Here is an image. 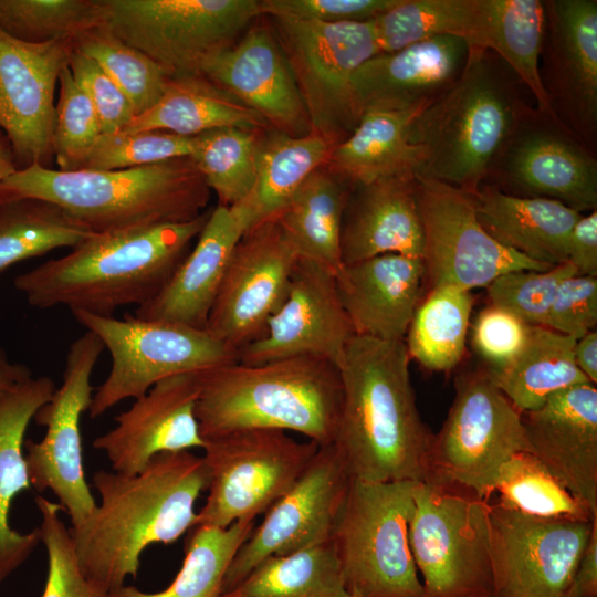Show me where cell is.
Listing matches in <instances>:
<instances>
[{
  "label": "cell",
  "mask_w": 597,
  "mask_h": 597,
  "mask_svg": "<svg viewBox=\"0 0 597 597\" xmlns=\"http://www.w3.org/2000/svg\"><path fill=\"white\" fill-rule=\"evenodd\" d=\"M208 482L203 458L190 451L157 454L133 475L96 471L101 501L69 528L83 575L107 593L136 578L149 545L171 544L196 526V501Z\"/></svg>",
  "instance_id": "cell-1"
},
{
  "label": "cell",
  "mask_w": 597,
  "mask_h": 597,
  "mask_svg": "<svg viewBox=\"0 0 597 597\" xmlns=\"http://www.w3.org/2000/svg\"><path fill=\"white\" fill-rule=\"evenodd\" d=\"M409 362L404 342L355 335L346 348L333 444L353 480L429 479L432 433L416 405Z\"/></svg>",
  "instance_id": "cell-2"
},
{
  "label": "cell",
  "mask_w": 597,
  "mask_h": 597,
  "mask_svg": "<svg viewBox=\"0 0 597 597\" xmlns=\"http://www.w3.org/2000/svg\"><path fill=\"white\" fill-rule=\"evenodd\" d=\"M211 210L186 222L93 233L59 259L14 277V287L38 308L57 305L113 316L154 297L189 252Z\"/></svg>",
  "instance_id": "cell-3"
},
{
  "label": "cell",
  "mask_w": 597,
  "mask_h": 597,
  "mask_svg": "<svg viewBox=\"0 0 597 597\" xmlns=\"http://www.w3.org/2000/svg\"><path fill=\"white\" fill-rule=\"evenodd\" d=\"M535 100L493 51L470 48L459 78L411 121L415 178L472 195L484 182L504 142Z\"/></svg>",
  "instance_id": "cell-4"
},
{
  "label": "cell",
  "mask_w": 597,
  "mask_h": 597,
  "mask_svg": "<svg viewBox=\"0 0 597 597\" xmlns=\"http://www.w3.org/2000/svg\"><path fill=\"white\" fill-rule=\"evenodd\" d=\"M342 404L338 367L316 356L200 371L196 418L202 438L247 429L295 431L320 447L334 442Z\"/></svg>",
  "instance_id": "cell-5"
},
{
  "label": "cell",
  "mask_w": 597,
  "mask_h": 597,
  "mask_svg": "<svg viewBox=\"0 0 597 597\" xmlns=\"http://www.w3.org/2000/svg\"><path fill=\"white\" fill-rule=\"evenodd\" d=\"M210 189L190 156L119 170H59L38 165L0 181V205L51 201L94 233L186 222L207 207Z\"/></svg>",
  "instance_id": "cell-6"
},
{
  "label": "cell",
  "mask_w": 597,
  "mask_h": 597,
  "mask_svg": "<svg viewBox=\"0 0 597 597\" xmlns=\"http://www.w3.org/2000/svg\"><path fill=\"white\" fill-rule=\"evenodd\" d=\"M416 483L352 479L332 536L347 593L426 597L408 534Z\"/></svg>",
  "instance_id": "cell-7"
},
{
  "label": "cell",
  "mask_w": 597,
  "mask_h": 597,
  "mask_svg": "<svg viewBox=\"0 0 597 597\" xmlns=\"http://www.w3.org/2000/svg\"><path fill=\"white\" fill-rule=\"evenodd\" d=\"M103 25L168 77L202 75L261 15L256 0H101Z\"/></svg>",
  "instance_id": "cell-8"
},
{
  "label": "cell",
  "mask_w": 597,
  "mask_h": 597,
  "mask_svg": "<svg viewBox=\"0 0 597 597\" xmlns=\"http://www.w3.org/2000/svg\"><path fill=\"white\" fill-rule=\"evenodd\" d=\"M72 314L98 336L112 357L109 374L92 397V419L127 398L142 397L165 378L238 362L235 350L205 329L127 314L123 320L78 310Z\"/></svg>",
  "instance_id": "cell-9"
},
{
  "label": "cell",
  "mask_w": 597,
  "mask_h": 597,
  "mask_svg": "<svg viewBox=\"0 0 597 597\" xmlns=\"http://www.w3.org/2000/svg\"><path fill=\"white\" fill-rule=\"evenodd\" d=\"M409 545L426 597L493 593L488 501L455 488L417 482Z\"/></svg>",
  "instance_id": "cell-10"
},
{
  "label": "cell",
  "mask_w": 597,
  "mask_h": 597,
  "mask_svg": "<svg viewBox=\"0 0 597 597\" xmlns=\"http://www.w3.org/2000/svg\"><path fill=\"white\" fill-rule=\"evenodd\" d=\"M528 452L521 412L492 381L486 369L457 379L455 397L440 431L432 434L429 479L488 501L501 467Z\"/></svg>",
  "instance_id": "cell-11"
},
{
  "label": "cell",
  "mask_w": 597,
  "mask_h": 597,
  "mask_svg": "<svg viewBox=\"0 0 597 597\" xmlns=\"http://www.w3.org/2000/svg\"><path fill=\"white\" fill-rule=\"evenodd\" d=\"M265 17L291 67L312 132L339 145L360 118L353 75L377 54L370 21L326 23L283 14Z\"/></svg>",
  "instance_id": "cell-12"
},
{
  "label": "cell",
  "mask_w": 597,
  "mask_h": 597,
  "mask_svg": "<svg viewBox=\"0 0 597 597\" xmlns=\"http://www.w3.org/2000/svg\"><path fill=\"white\" fill-rule=\"evenodd\" d=\"M205 441L208 496L196 526L220 528L264 514L300 479L320 448L274 429L239 430Z\"/></svg>",
  "instance_id": "cell-13"
},
{
  "label": "cell",
  "mask_w": 597,
  "mask_h": 597,
  "mask_svg": "<svg viewBox=\"0 0 597 597\" xmlns=\"http://www.w3.org/2000/svg\"><path fill=\"white\" fill-rule=\"evenodd\" d=\"M104 349L90 331L71 344L61 387L33 417L36 425L45 427V434L40 441H24L31 486L40 493L50 490L69 514L72 527L82 524L96 506L85 479L80 421L91 406V376Z\"/></svg>",
  "instance_id": "cell-14"
},
{
  "label": "cell",
  "mask_w": 597,
  "mask_h": 597,
  "mask_svg": "<svg viewBox=\"0 0 597 597\" xmlns=\"http://www.w3.org/2000/svg\"><path fill=\"white\" fill-rule=\"evenodd\" d=\"M483 184L590 212L597 208V153L555 116L532 105L516 122Z\"/></svg>",
  "instance_id": "cell-15"
},
{
  "label": "cell",
  "mask_w": 597,
  "mask_h": 597,
  "mask_svg": "<svg viewBox=\"0 0 597 597\" xmlns=\"http://www.w3.org/2000/svg\"><path fill=\"white\" fill-rule=\"evenodd\" d=\"M596 516L540 517L490 504L495 597H565Z\"/></svg>",
  "instance_id": "cell-16"
},
{
  "label": "cell",
  "mask_w": 597,
  "mask_h": 597,
  "mask_svg": "<svg viewBox=\"0 0 597 597\" xmlns=\"http://www.w3.org/2000/svg\"><path fill=\"white\" fill-rule=\"evenodd\" d=\"M415 193L423 233L425 275L431 289L457 286L471 291L486 287L507 272L553 268L494 240L479 222L470 195L419 178H415Z\"/></svg>",
  "instance_id": "cell-17"
},
{
  "label": "cell",
  "mask_w": 597,
  "mask_h": 597,
  "mask_svg": "<svg viewBox=\"0 0 597 597\" xmlns=\"http://www.w3.org/2000/svg\"><path fill=\"white\" fill-rule=\"evenodd\" d=\"M352 478L335 446H322L293 486L265 513L231 561L227 594L268 556L285 555L332 540Z\"/></svg>",
  "instance_id": "cell-18"
},
{
  "label": "cell",
  "mask_w": 597,
  "mask_h": 597,
  "mask_svg": "<svg viewBox=\"0 0 597 597\" xmlns=\"http://www.w3.org/2000/svg\"><path fill=\"white\" fill-rule=\"evenodd\" d=\"M297 259L274 219L244 232L229 260L206 331L238 355L260 339L286 297Z\"/></svg>",
  "instance_id": "cell-19"
},
{
  "label": "cell",
  "mask_w": 597,
  "mask_h": 597,
  "mask_svg": "<svg viewBox=\"0 0 597 597\" xmlns=\"http://www.w3.org/2000/svg\"><path fill=\"white\" fill-rule=\"evenodd\" d=\"M543 2L538 73L549 108L597 153V1Z\"/></svg>",
  "instance_id": "cell-20"
},
{
  "label": "cell",
  "mask_w": 597,
  "mask_h": 597,
  "mask_svg": "<svg viewBox=\"0 0 597 597\" xmlns=\"http://www.w3.org/2000/svg\"><path fill=\"white\" fill-rule=\"evenodd\" d=\"M73 49V40L25 43L0 30V129L18 170L51 168L54 92Z\"/></svg>",
  "instance_id": "cell-21"
},
{
  "label": "cell",
  "mask_w": 597,
  "mask_h": 597,
  "mask_svg": "<svg viewBox=\"0 0 597 597\" xmlns=\"http://www.w3.org/2000/svg\"><path fill=\"white\" fill-rule=\"evenodd\" d=\"M354 336L335 274L298 256L284 302L269 320L265 334L240 349L238 362L258 365L285 357L316 356L339 367Z\"/></svg>",
  "instance_id": "cell-22"
},
{
  "label": "cell",
  "mask_w": 597,
  "mask_h": 597,
  "mask_svg": "<svg viewBox=\"0 0 597 597\" xmlns=\"http://www.w3.org/2000/svg\"><path fill=\"white\" fill-rule=\"evenodd\" d=\"M200 371L179 374L155 384L145 395L115 417L116 426L95 438L112 471L133 475L157 454L203 448L196 405Z\"/></svg>",
  "instance_id": "cell-23"
},
{
  "label": "cell",
  "mask_w": 597,
  "mask_h": 597,
  "mask_svg": "<svg viewBox=\"0 0 597 597\" xmlns=\"http://www.w3.org/2000/svg\"><path fill=\"white\" fill-rule=\"evenodd\" d=\"M259 19L206 65L202 76L256 112L272 130L305 136L312 128L295 78L271 25Z\"/></svg>",
  "instance_id": "cell-24"
},
{
  "label": "cell",
  "mask_w": 597,
  "mask_h": 597,
  "mask_svg": "<svg viewBox=\"0 0 597 597\" xmlns=\"http://www.w3.org/2000/svg\"><path fill=\"white\" fill-rule=\"evenodd\" d=\"M528 453L597 514V388L585 383L521 413Z\"/></svg>",
  "instance_id": "cell-25"
},
{
  "label": "cell",
  "mask_w": 597,
  "mask_h": 597,
  "mask_svg": "<svg viewBox=\"0 0 597 597\" xmlns=\"http://www.w3.org/2000/svg\"><path fill=\"white\" fill-rule=\"evenodd\" d=\"M469 55L470 45L463 39L442 35L371 56L352 78L359 116L425 108L459 78Z\"/></svg>",
  "instance_id": "cell-26"
},
{
  "label": "cell",
  "mask_w": 597,
  "mask_h": 597,
  "mask_svg": "<svg viewBox=\"0 0 597 597\" xmlns=\"http://www.w3.org/2000/svg\"><path fill=\"white\" fill-rule=\"evenodd\" d=\"M423 276L421 258L398 253L343 265L337 290L355 335L404 342Z\"/></svg>",
  "instance_id": "cell-27"
},
{
  "label": "cell",
  "mask_w": 597,
  "mask_h": 597,
  "mask_svg": "<svg viewBox=\"0 0 597 597\" xmlns=\"http://www.w3.org/2000/svg\"><path fill=\"white\" fill-rule=\"evenodd\" d=\"M387 253L422 259L423 233L413 176L350 185L341 232L343 265Z\"/></svg>",
  "instance_id": "cell-28"
},
{
  "label": "cell",
  "mask_w": 597,
  "mask_h": 597,
  "mask_svg": "<svg viewBox=\"0 0 597 597\" xmlns=\"http://www.w3.org/2000/svg\"><path fill=\"white\" fill-rule=\"evenodd\" d=\"M243 229L232 210L217 206L171 276L134 316L196 329L207 327L226 269Z\"/></svg>",
  "instance_id": "cell-29"
},
{
  "label": "cell",
  "mask_w": 597,
  "mask_h": 597,
  "mask_svg": "<svg viewBox=\"0 0 597 597\" xmlns=\"http://www.w3.org/2000/svg\"><path fill=\"white\" fill-rule=\"evenodd\" d=\"M55 389L49 376H32L0 394V583L15 572L41 542L39 528L29 533L12 528L9 512L15 496L31 488L22 450L27 428Z\"/></svg>",
  "instance_id": "cell-30"
},
{
  "label": "cell",
  "mask_w": 597,
  "mask_h": 597,
  "mask_svg": "<svg viewBox=\"0 0 597 597\" xmlns=\"http://www.w3.org/2000/svg\"><path fill=\"white\" fill-rule=\"evenodd\" d=\"M470 197L479 222L499 243L547 266L567 262L569 234L583 213L556 200L512 196L488 184Z\"/></svg>",
  "instance_id": "cell-31"
},
{
  "label": "cell",
  "mask_w": 597,
  "mask_h": 597,
  "mask_svg": "<svg viewBox=\"0 0 597 597\" xmlns=\"http://www.w3.org/2000/svg\"><path fill=\"white\" fill-rule=\"evenodd\" d=\"M223 127L271 129L256 112L205 76L188 75L169 77L160 100L122 132L163 130L192 137Z\"/></svg>",
  "instance_id": "cell-32"
},
{
  "label": "cell",
  "mask_w": 597,
  "mask_h": 597,
  "mask_svg": "<svg viewBox=\"0 0 597 597\" xmlns=\"http://www.w3.org/2000/svg\"><path fill=\"white\" fill-rule=\"evenodd\" d=\"M335 147L315 132L300 137L275 130L265 134L252 190L230 208L243 233L273 220L307 177L328 163Z\"/></svg>",
  "instance_id": "cell-33"
},
{
  "label": "cell",
  "mask_w": 597,
  "mask_h": 597,
  "mask_svg": "<svg viewBox=\"0 0 597 597\" xmlns=\"http://www.w3.org/2000/svg\"><path fill=\"white\" fill-rule=\"evenodd\" d=\"M350 184L326 165L313 171L274 220L300 258L332 273L343 268L342 221Z\"/></svg>",
  "instance_id": "cell-34"
},
{
  "label": "cell",
  "mask_w": 597,
  "mask_h": 597,
  "mask_svg": "<svg viewBox=\"0 0 597 597\" xmlns=\"http://www.w3.org/2000/svg\"><path fill=\"white\" fill-rule=\"evenodd\" d=\"M575 343L576 338L546 326H530L517 355L505 365L486 370L521 413L534 411L554 394L590 383L575 363Z\"/></svg>",
  "instance_id": "cell-35"
},
{
  "label": "cell",
  "mask_w": 597,
  "mask_h": 597,
  "mask_svg": "<svg viewBox=\"0 0 597 597\" xmlns=\"http://www.w3.org/2000/svg\"><path fill=\"white\" fill-rule=\"evenodd\" d=\"M422 109L364 113L326 166L350 185L389 176L415 177L418 154L409 143L408 128Z\"/></svg>",
  "instance_id": "cell-36"
},
{
  "label": "cell",
  "mask_w": 597,
  "mask_h": 597,
  "mask_svg": "<svg viewBox=\"0 0 597 597\" xmlns=\"http://www.w3.org/2000/svg\"><path fill=\"white\" fill-rule=\"evenodd\" d=\"M370 23L377 54L442 35L483 49L486 0H398Z\"/></svg>",
  "instance_id": "cell-37"
},
{
  "label": "cell",
  "mask_w": 597,
  "mask_h": 597,
  "mask_svg": "<svg viewBox=\"0 0 597 597\" xmlns=\"http://www.w3.org/2000/svg\"><path fill=\"white\" fill-rule=\"evenodd\" d=\"M341 563L333 541L262 559L221 597H345Z\"/></svg>",
  "instance_id": "cell-38"
},
{
  "label": "cell",
  "mask_w": 597,
  "mask_h": 597,
  "mask_svg": "<svg viewBox=\"0 0 597 597\" xmlns=\"http://www.w3.org/2000/svg\"><path fill=\"white\" fill-rule=\"evenodd\" d=\"M472 307L471 291L457 286L430 289L417 305L405 336L409 358L432 371H450L458 366L465 353Z\"/></svg>",
  "instance_id": "cell-39"
},
{
  "label": "cell",
  "mask_w": 597,
  "mask_h": 597,
  "mask_svg": "<svg viewBox=\"0 0 597 597\" xmlns=\"http://www.w3.org/2000/svg\"><path fill=\"white\" fill-rule=\"evenodd\" d=\"M253 528L254 521H238L226 528L197 525L187 536L182 565L166 589L145 593L124 584L107 597H221L226 572Z\"/></svg>",
  "instance_id": "cell-40"
},
{
  "label": "cell",
  "mask_w": 597,
  "mask_h": 597,
  "mask_svg": "<svg viewBox=\"0 0 597 597\" xmlns=\"http://www.w3.org/2000/svg\"><path fill=\"white\" fill-rule=\"evenodd\" d=\"M544 24L543 0H486L483 49L493 51L517 75L538 109L553 115L538 73Z\"/></svg>",
  "instance_id": "cell-41"
},
{
  "label": "cell",
  "mask_w": 597,
  "mask_h": 597,
  "mask_svg": "<svg viewBox=\"0 0 597 597\" xmlns=\"http://www.w3.org/2000/svg\"><path fill=\"white\" fill-rule=\"evenodd\" d=\"M94 232L60 206L39 198L0 205V273L59 248H74Z\"/></svg>",
  "instance_id": "cell-42"
},
{
  "label": "cell",
  "mask_w": 597,
  "mask_h": 597,
  "mask_svg": "<svg viewBox=\"0 0 597 597\" xmlns=\"http://www.w3.org/2000/svg\"><path fill=\"white\" fill-rule=\"evenodd\" d=\"M265 130L223 127L195 136L190 157L219 206L234 207L252 190Z\"/></svg>",
  "instance_id": "cell-43"
},
{
  "label": "cell",
  "mask_w": 597,
  "mask_h": 597,
  "mask_svg": "<svg viewBox=\"0 0 597 597\" xmlns=\"http://www.w3.org/2000/svg\"><path fill=\"white\" fill-rule=\"evenodd\" d=\"M73 46L93 59L113 80L130 102L135 116L147 112L163 96L169 77L147 55L103 24L76 36Z\"/></svg>",
  "instance_id": "cell-44"
},
{
  "label": "cell",
  "mask_w": 597,
  "mask_h": 597,
  "mask_svg": "<svg viewBox=\"0 0 597 597\" xmlns=\"http://www.w3.org/2000/svg\"><path fill=\"white\" fill-rule=\"evenodd\" d=\"M494 492L499 503L527 515L585 520L597 515L528 452H517L504 462Z\"/></svg>",
  "instance_id": "cell-45"
},
{
  "label": "cell",
  "mask_w": 597,
  "mask_h": 597,
  "mask_svg": "<svg viewBox=\"0 0 597 597\" xmlns=\"http://www.w3.org/2000/svg\"><path fill=\"white\" fill-rule=\"evenodd\" d=\"M102 24L101 0H0V30L25 43L74 40Z\"/></svg>",
  "instance_id": "cell-46"
},
{
  "label": "cell",
  "mask_w": 597,
  "mask_h": 597,
  "mask_svg": "<svg viewBox=\"0 0 597 597\" xmlns=\"http://www.w3.org/2000/svg\"><path fill=\"white\" fill-rule=\"evenodd\" d=\"M195 143V136H180L163 130L102 133L78 169L119 170L154 165L190 156Z\"/></svg>",
  "instance_id": "cell-47"
},
{
  "label": "cell",
  "mask_w": 597,
  "mask_h": 597,
  "mask_svg": "<svg viewBox=\"0 0 597 597\" xmlns=\"http://www.w3.org/2000/svg\"><path fill=\"white\" fill-rule=\"evenodd\" d=\"M59 102L55 105L53 156L59 170H77L102 134L97 113L69 66L59 75Z\"/></svg>",
  "instance_id": "cell-48"
},
{
  "label": "cell",
  "mask_w": 597,
  "mask_h": 597,
  "mask_svg": "<svg viewBox=\"0 0 597 597\" xmlns=\"http://www.w3.org/2000/svg\"><path fill=\"white\" fill-rule=\"evenodd\" d=\"M41 514L40 540L48 555V574L41 597H107V591L82 573L70 530L61 519L62 506L42 495L35 498Z\"/></svg>",
  "instance_id": "cell-49"
},
{
  "label": "cell",
  "mask_w": 597,
  "mask_h": 597,
  "mask_svg": "<svg viewBox=\"0 0 597 597\" xmlns=\"http://www.w3.org/2000/svg\"><path fill=\"white\" fill-rule=\"evenodd\" d=\"M575 274L577 272L569 262L545 271L507 272L486 286L490 305L513 313L531 326H546L558 286Z\"/></svg>",
  "instance_id": "cell-50"
},
{
  "label": "cell",
  "mask_w": 597,
  "mask_h": 597,
  "mask_svg": "<svg viewBox=\"0 0 597 597\" xmlns=\"http://www.w3.org/2000/svg\"><path fill=\"white\" fill-rule=\"evenodd\" d=\"M69 69L90 97L102 133L119 132L135 117L126 95L93 59L73 49Z\"/></svg>",
  "instance_id": "cell-51"
},
{
  "label": "cell",
  "mask_w": 597,
  "mask_h": 597,
  "mask_svg": "<svg viewBox=\"0 0 597 597\" xmlns=\"http://www.w3.org/2000/svg\"><path fill=\"white\" fill-rule=\"evenodd\" d=\"M597 324V277L572 275L565 279L554 297L546 327L576 339Z\"/></svg>",
  "instance_id": "cell-52"
},
{
  "label": "cell",
  "mask_w": 597,
  "mask_h": 597,
  "mask_svg": "<svg viewBox=\"0 0 597 597\" xmlns=\"http://www.w3.org/2000/svg\"><path fill=\"white\" fill-rule=\"evenodd\" d=\"M530 326L513 313L494 305L482 310L474 323L472 343L476 352L498 368L511 359L524 346Z\"/></svg>",
  "instance_id": "cell-53"
},
{
  "label": "cell",
  "mask_w": 597,
  "mask_h": 597,
  "mask_svg": "<svg viewBox=\"0 0 597 597\" xmlns=\"http://www.w3.org/2000/svg\"><path fill=\"white\" fill-rule=\"evenodd\" d=\"M398 0H263L262 15H292L326 23L368 22Z\"/></svg>",
  "instance_id": "cell-54"
},
{
  "label": "cell",
  "mask_w": 597,
  "mask_h": 597,
  "mask_svg": "<svg viewBox=\"0 0 597 597\" xmlns=\"http://www.w3.org/2000/svg\"><path fill=\"white\" fill-rule=\"evenodd\" d=\"M567 262L577 275L597 276V210L582 214L574 224L568 239Z\"/></svg>",
  "instance_id": "cell-55"
},
{
  "label": "cell",
  "mask_w": 597,
  "mask_h": 597,
  "mask_svg": "<svg viewBox=\"0 0 597 597\" xmlns=\"http://www.w3.org/2000/svg\"><path fill=\"white\" fill-rule=\"evenodd\" d=\"M565 597H597V516Z\"/></svg>",
  "instance_id": "cell-56"
},
{
  "label": "cell",
  "mask_w": 597,
  "mask_h": 597,
  "mask_svg": "<svg viewBox=\"0 0 597 597\" xmlns=\"http://www.w3.org/2000/svg\"><path fill=\"white\" fill-rule=\"evenodd\" d=\"M574 358L578 369L596 385L597 383V333L591 331L576 339Z\"/></svg>",
  "instance_id": "cell-57"
},
{
  "label": "cell",
  "mask_w": 597,
  "mask_h": 597,
  "mask_svg": "<svg viewBox=\"0 0 597 597\" xmlns=\"http://www.w3.org/2000/svg\"><path fill=\"white\" fill-rule=\"evenodd\" d=\"M32 371L23 364L12 363L0 347V394L32 377Z\"/></svg>",
  "instance_id": "cell-58"
},
{
  "label": "cell",
  "mask_w": 597,
  "mask_h": 597,
  "mask_svg": "<svg viewBox=\"0 0 597 597\" xmlns=\"http://www.w3.org/2000/svg\"><path fill=\"white\" fill-rule=\"evenodd\" d=\"M18 170L11 144L2 129H0V181Z\"/></svg>",
  "instance_id": "cell-59"
},
{
  "label": "cell",
  "mask_w": 597,
  "mask_h": 597,
  "mask_svg": "<svg viewBox=\"0 0 597 597\" xmlns=\"http://www.w3.org/2000/svg\"><path fill=\"white\" fill-rule=\"evenodd\" d=\"M472 597H495V595H494V593H488V594L476 595V596H472Z\"/></svg>",
  "instance_id": "cell-60"
},
{
  "label": "cell",
  "mask_w": 597,
  "mask_h": 597,
  "mask_svg": "<svg viewBox=\"0 0 597 597\" xmlns=\"http://www.w3.org/2000/svg\"><path fill=\"white\" fill-rule=\"evenodd\" d=\"M345 597H359V596L353 593H347Z\"/></svg>",
  "instance_id": "cell-61"
}]
</instances>
